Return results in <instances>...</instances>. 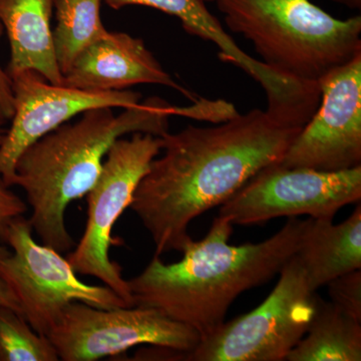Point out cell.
Here are the masks:
<instances>
[{
    "label": "cell",
    "instance_id": "6da1fadb",
    "mask_svg": "<svg viewBox=\"0 0 361 361\" xmlns=\"http://www.w3.org/2000/svg\"><path fill=\"white\" fill-rule=\"evenodd\" d=\"M303 127L268 111L236 114L214 127L187 128L161 137L130 208L155 244V255L184 250L189 226L222 205L263 169L282 160Z\"/></svg>",
    "mask_w": 361,
    "mask_h": 361
},
{
    "label": "cell",
    "instance_id": "7a4b0ae2",
    "mask_svg": "<svg viewBox=\"0 0 361 361\" xmlns=\"http://www.w3.org/2000/svg\"><path fill=\"white\" fill-rule=\"evenodd\" d=\"M310 218H288L270 238L232 245L233 224L216 217L200 241L187 244L179 262L165 264L154 255L141 274L128 280L135 306L154 308L196 330L201 338L225 322L235 299L272 279L293 257Z\"/></svg>",
    "mask_w": 361,
    "mask_h": 361
},
{
    "label": "cell",
    "instance_id": "3957f363",
    "mask_svg": "<svg viewBox=\"0 0 361 361\" xmlns=\"http://www.w3.org/2000/svg\"><path fill=\"white\" fill-rule=\"evenodd\" d=\"M80 116L30 145L14 173L13 186L23 190L32 209V232L59 253L75 245L66 224V209L94 186L114 142L135 133L163 137L176 106L155 97L118 115L102 108Z\"/></svg>",
    "mask_w": 361,
    "mask_h": 361
},
{
    "label": "cell",
    "instance_id": "277c9868",
    "mask_svg": "<svg viewBox=\"0 0 361 361\" xmlns=\"http://www.w3.org/2000/svg\"><path fill=\"white\" fill-rule=\"evenodd\" d=\"M227 27L253 44L266 66L317 84L361 52V18L339 20L311 0H214Z\"/></svg>",
    "mask_w": 361,
    "mask_h": 361
},
{
    "label": "cell",
    "instance_id": "5b68a950",
    "mask_svg": "<svg viewBox=\"0 0 361 361\" xmlns=\"http://www.w3.org/2000/svg\"><path fill=\"white\" fill-rule=\"evenodd\" d=\"M279 275L276 286L257 308L223 323L193 350L173 356L192 361L286 360L310 327L317 293L296 254Z\"/></svg>",
    "mask_w": 361,
    "mask_h": 361
},
{
    "label": "cell",
    "instance_id": "8992f818",
    "mask_svg": "<svg viewBox=\"0 0 361 361\" xmlns=\"http://www.w3.org/2000/svg\"><path fill=\"white\" fill-rule=\"evenodd\" d=\"M161 137L135 133L114 142L104 158L96 184L87 194V220L84 234L68 260L77 274L101 280L129 306H135L122 267L110 257L114 228L130 208L135 190L161 153Z\"/></svg>",
    "mask_w": 361,
    "mask_h": 361
},
{
    "label": "cell",
    "instance_id": "52a82bcc",
    "mask_svg": "<svg viewBox=\"0 0 361 361\" xmlns=\"http://www.w3.org/2000/svg\"><path fill=\"white\" fill-rule=\"evenodd\" d=\"M6 243L11 253L0 260V276L20 302L21 314L37 334L49 336L70 304L94 307H130L110 287L84 283L68 259L51 247L39 244L23 216L9 226Z\"/></svg>",
    "mask_w": 361,
    "mask_h": 361
},
{
    "label": "cell",
    "instance_id": "ba28073f",
    "mask_svg": "<svg viewBox=\"0 0 361 361\" xmlns=\"http://www.w3.org/2000/svg\"><path fill=\"white\" fill-rule=\"evenodd\" d=\"M47 337L63 361L99 360L141 344L185 353L201 341L196 330L154 308L106 310L82 302L70 304Z\"/></svg>",
    "mask_w": 361,
    "mask_h": 361
},
{
    "label": "cell",
    "instance_id": "9c48e42d",
    "mask_svg": "<svg viewBox=\"0 0 361 361\" xmlns=\"http://www.w3.org/2000/svg\"><path fill=\"white\" fill-rule=\"evenodd\" d=\"M360 200L361 166L322 172L277 163L263 169L224 202L219 216L233 225H260L303 215L334 221L341 208Z\"/></svg>",
    "mask_w": 361,
    "mask_h": 361
},
{
    "label": "cell",
    "instance_id": "30bf717a",
    "mask_svg": "<svg viewBox=\"0 0 361 361\" xmlns=\"http://www.w3.org/2000/svg\"><path fill=\"white\" fill-rule=\"evenodd\" d=\"M317 110L280 165L341 172L361 166V52L320 78Z\"/></svg>",
    "mask_w": 361,
    "mask_h": 361
},
{
    "label": "cell",
    "instance_id": "8fae6325",
    "mask_svg": "<svg viewBox=\"0 0 361 361\" xmlns=\"http://www.w3.org/2000/svg\"><path fill=\"white\" fill-rule=\"evenodd\" d=\"M11 78L14 114L0 144V177L11 187L18 159L33 142L85 111L102 108L123 110L142 102L141 94L132 90L89 92L51 84L35 71H23Z\"/></svg>",
    "mask_w": 361,
    "mask_h": 361
},
{
    "label": "cell",
    "instance_id": "7c38bea8",
    "mask_svg": "<svg viewBox=\"0 0 361 361\" xmlns=\"http://www.w3.org/2000/svg\"><path fill=\"white\" fill-rule=\"evenodd\" d=\"M63 85L101 92H121L137 85H160L177 90L192 103L200 99L171 77L144 40L126 32H108L87 45L63 73Z\"/></svg>",
    "mask_w": 361,
    "mask_h": 361
},
{
    "label": "cell",
    "instance_id": "4fadbf2b",
    "mask_svg": "<svg viewBox=\"0 0 361 361\" xmlns=\"http://www.w3.org/2000/svg\"><path fill=\"white\" fill-rule=\"evenodd\" d=\"M111 8L129 6L157 9L180 20L189 35L212 42L217 47L221 61L241 68L264 90L267 104L281 106L293 97L296 80L273 71L241 49L202 0H104Z\"/></svg>",
    "mask_w": 361,
    "mask_h": 361
},
{
    "label": "cell",
    "instance_id": "5bb4252c",
    "mask_svg": "<svg viewBox=\"0 0 361 361\" xmlns=\"http://www.w3.org/2000/svg\"><path fill=\"white\" fill-rule=\"evenodd\" d=\"M54 0H0V23L11 47L7 73H39L47 82L63 85L54 47L51 16Z\"/></svg>",
    "mask_w": 361,
    "mask_h": 361
},
{
    "label": "cell",
    "instance_id": "9a60e30c",
    "mask_svg": "<svg viewBox=\"0 0 361 361\" xmlns=\"http://www.w3.org/2000/svg\"><path fill=\"white\" fill-rule=\"evenodd\" d=\"M296 255L314 291L334 278L361 269L360 202L341 224L310 218Z\"/></svg>",
    "mask_w": 361,
    "mask_h": 361
},
{
    "label": "cell",
    "instance_id": "2e32d148",
    "mask_svg": "<svg viewBox=\"0 0 361 361\" xmlns=\"http://www.w3.org/2000/svg\"><path fill=\"white\" fill-rule=\"evenodd\" d=\"M285 360L360 361L361 322L316 294L310 327Z\"/></svg>",
    "mask_w": 361,
    "mask_h": 361
},
{
    "label": "cell",
    "instance_id": "e0dca14e",
    "mask_svg": "<svg viewBox=\"0 0 361 361\" xmlns=\"http://www.w3.org/2000/svg\"><path fill=\"white\" fill-rule=\"evenodd\" d=\"M102 0H54L56 25L54 47L61 73L87 45L109 32L101 16Z\"/></svg>",
    "mask_w": 361,
    "mask_h": 361
},
{
    "label": "cell",
    "instance_id": "ac0fdd59",
    "mask_svg": "<svg viewBox=\"0 0 361 361\" xmlns=\"http://www.w3.org/2000/svg\"><path fill=\"white\" fill-rule=\"evenodd\" d=\"M49 337L37 334L18 311L0 305V361H58Z\"/></svg>",
    "mask_w": 361,
    "mask_h": 361
},
{
    "label": "cell",
    "instance_id": "d6986e66",
    "mask_svg": "<svg viewBox=\"0 0 361 361\" xmlns=\"http://www.w3.org/2000/svg\"><path fill=\"white\" fill-rule=\"evenodd\" d=\"M326 286L330 302L344 314L361 322V269L334 278Z\"/></svg>",
    "mask_w": 361,
    "mask_h": 361
},
{
    "label": "cell",
    "instance_id": "ffe728a7",
    "mask_svg": "<svg viewBox=\"0 0 361 361\" xmlns=\"http://www.w3.org/2000/svg\"><path fill=\"white\" fill-rule=\"evenodd\" d=\"M27 209L25 202L0 177V240L4 243H6L9 226L14 220L25 215Z\"/></svg>",
    "mask_w": 361,
    "mask_h": 361
},
{
    "label": "cell",
    "instance_id": "44dd1931",
    "mask_svg": "<svg viewBox=\"0 0 361 361\" xmlns=\"http://www.w3.org/2000/svg\"><path fill=\"white\" fill-rule=\"evenodd\" d=\"M4 33V28L0 23V39ZM14 114V90L13 78L6 70L0 66V118L11 121Z\"/></svg>",
    "mask_w": 361,
    "mask_h": 361
},
{
    "label": "cell",
    "instance_id": "7402d4cb",
    "mask_svg": "<svg viewBox=\"0 0 361 361\" xmlns=\"http://www.w3.org/2000/svg\"><path fill=\"white\" fill-rule=\"evenodd\" d=\"M0 305L13 308L21 314L20 302H18L16 294L1 276H0Z\"/></svg>",
    "mask_w": 361,
    "mask_h": 361
},
{
    "label": "cell",
    "instance_id": "603a6c76",
    "mask_svg": "<svg viewBox=\"0 0 361 361\" xmlns=\"http://www.w3.org/2000/svg\"><path fill=\"white\" fill-rule=\"evenodd\" d=\"M334 1L339 4H343V6L349 7V8H361V0H334Z\"/></svg>",
    "mask_w": 361,
    "mask_h": 361
},
{
    "label": "cell",
    "instance_id": "cb8c5ba5",
    "mask_svg": "<svg viewBox=\"0 0 361 361\" xmlns=\"http://www.w3.org/2000/svg\"><path fill=\"white\" fill-rule=\"evenodd\" d=\"M11 253V250L6 245H4V242L0 240V260L7 257Z\"/></svg>",
    "mask_w": 361,
    "mask_h": 361
},
{
    "label": "cell",
    "instance_id": "d4e9b609",
    "mask_svg": "<svg viewBox=\"0 0 361 361\" xmlns=\"http://www.w3.org/2000/svg\"><path fill=\"white\" fill-rule=\"evenodd\" d=\"M4 123H6V121L1 120V118H0V144H1L2 141H4V135L6 134V129Z\"/></svg>",
    "mask_w": 361,
    "mask_h": 361
},
{
    "label": "cell",
    "instance_id": "484cf974",
    "mask_svg": "<svg viewBox=\"0 0 361 361\" xmlns=\"http://www.w3.org/2000/svg\"><path fill=\"white\" fill-rule=\"evenodd\" d=\"M202 1L204 2V4H209V2H213L214 0H202Z\"/></svg>",
    "mask_w": 361,
    "mask_h": 361
}]
</instances>
